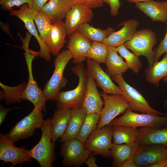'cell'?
Here are the masks:
<instances>
[{"mask_svg":"<svg viewBox=\"0 0 167 167\" xmlns=\"http://www.w3.org/2000/svg\"><path fill=\"white\" fill-rule=\"evenodd\" d=\"M77 31L92 42H102L105 39L115 31L112 27H109L103 30L92 27L88 23H84L80 25Z\"/></svg>","mask_w":167,"mask_h":167,"instance_id":"cell-30","label":"cell"},{"mask_svg":"<svg viewBox=\"0 0 167 167\" xmlns=\"http://www.w3.org/2000/svg\"><path fill=\"white\" fill-rule=\"evenodd\" d=\"M104 3L103 0H87L86 5L91 9L103 6Z\"/></svg>","mask_w":167,"mask_h":167,"instance_id":"cell-41","label":"cell"},{"mask_svg":"<svg viewBox=\"0 0 167 167\" xmlns=\"http://www.w3.org/2000/svg\"><path fill=\"white\" fill-rule=\"evenodd\" d=\"M112 126L113 143L133 144L135 143L138 135V129L121 125Z\"/></svg>","mask_w":167,"mask_h":167,"instance_id":"cell-29","label":"cell"},{"mask_svg":"<svg viewBox=\"0 0 167 167\" xmlns=\"http://www.w3.org/2000/svg\"><path fill=\"white\" fill-rule=\"evenodd\" d=\"M74 4H86L87 0H71Z\"/></svg>","mask_w":167,"mask_h":167,"instance_id":"cell-45","label":"cell"},{"mask_svg":"<svg viewBox=\"0 0 167 167\" xmlns=\"http://www.w3.org/2000/svg\"><path fill=\"white\" fill-rule=\"evenodd\" d=\"M19 107H16L12 108H6L4 107L2 105H0V125L2 124L4 121L5 118L9 111L11 110L18 109Z\"/></svg>","mask_w":167,"mask_h":167,"instance_id":"cell-40","label":"cell"},{"mask_svg":"<svg viewBox=\"0 0 167 167\" xmlns=\"http://www.w3.org/2000/svg\"><path fill=\"white\" fill-rule=\"evenodd\" d=\"M117 48L118 53L126 60L128 68L131 69L134 73H138L142 68V64L139 57L129 51L124 45Z\"/></svg>","mask_w":167,"mask_h":167,"instance_id":"cell-34","label":"cell"},{"mask_svg":"<svg viewBox=\"0 0 167 167\" xmlns=\"http://www.w3.org/2000/svg\"><path fill=\"white\" fill-rule=\"evenodd\" d=\"M112 130V126L109 125L96 129L84 143L85 147L93 155H101L107 158H111Z\"/></svg>","mask_w":167,"mask_h":167,"instance_id":"cell-10","label":"cell"},{"mask_svg":"<svg viewBox=\"0 0 167 167\" xmlns=\"http://www.w3.org/2000/svg\"><path fill=\"white\" fill-rule=\"evenodd\" d=\"M94 79L88 75L86 92L82 107L87 114L96 113L101 115L104 104Z\"/></svg>","mask_w":167,"mask_h":167,"instance_id":"cell-20","label":"cell"},{"mask_svg":"<svg viewBox=\"0 0 167 167\" xmlns=\"http://www.w3.org/2000/svg\"><path fill=\"white\" fill-rule=\"evenodd\" d=\"M48 1V0H32V8L36 11H40Z\"/></svg>","mask_w":167,"mask_h":167,"instance_id":"cell-39","label":"cell"},{"mask_svg":"<svg viewBox=\"0 0 167 167\" xmlns=\"http://www.w3.org/2000/svg\"><path fill=\"white\" fill-rule=\"evenodd\" d=\"M93 17L92 9L85 4H74L67 13L64 25L67 35L77 31L83 24L90 22Z\"/></svg>","mask_w":167,"mask_h":167,"instance_id":"cell-16","label":"cell"},{"mask_svg":"<svg viewBox=\"0 0 167 167\" xmlns=\"http://www.w3.org/2000/svg\"><path fill=\"white\" fill-rule=\"evenodd\" d=\"M100 95L103 100L104 107L96 129L109 125L115 117L124 113L129 107L127 101L122 94L112 95L103 92Z\"/></svg>","mask_w":167,"mask_h":167,"instance_id":"cell-9","label":"cell"},{"mask_svg":"<svg viewBox=\"0 0 167 167\" xmlns=\"http://www.w3.org/2000/svg\"><path fill=\"white\" fill-rule=\"evenodd\" d=\"M0 26L1 28L5 32L7 33L12 38H13L12 35L11 33L9 26L8 25L3 23L0 22Z\"/></svg>","mask_w":167,"mask_h":167,"instance_id":"cell-44","label":"cell"},{"mask_svg":"<svg viewBox=\"0 0 167 167\" xmlns=\"http://www.w3.org/2000/svg\"><path fill=\"white\" fill-rule=\"evenodd\" d=\"M74 4L71 0H49L40 11L54 24L65 19Z\"/></svg>","mask_w":167,"mask_h":167,"instance_id":"cell-21","label":"cell"},{"mask_svg":"<svg viewBox=\"0 0 167 167\" xmlns=\"http://www.w3.org/2000/svg\"><path fill=\"white\" fill-rule=\"evenodd\" d=\"M146 80L156 87L159 85L160 80L167 77V52L160 61L154 62L152 66L144 70Z\"/></svg>","mask_w":167,"mask_h":167,"instance_id":"cell-28","label":"cell"},{"mask_svg":"<svg viewBox=\"0 0 167 167\" xmlns=\"http://www.w3.org/2000/svg\"><path fill=\"white\" fill-rule=\"evenodd\" d=\"M133 159L137 167H149L167 160V147L159 144L142 146L139 147Z\"/></svg>","mask_w":167,"mask_h":167,"instance_id":"cell-13","label":"cell"},{"mask_svg":"<svg viewBox=\"0 0 167 167\" xmlns=\"http://www.w3.org/2000/svg\"><path fill=\"white\" fill-rule=\"evenodd\" d=\"M34 20L40 36L46 46L49 40L52 24L49 18L40 11H35Z\"/></svg>","mask_w":167,"mask_h":167,"instance_id":"cell-32","label":"cell"},{"mask_svg":"<svg viewBox=\"0 0 167 167\" xmlns=\"http://www.w3.org/2000/svg\"><path fill=\"white\" fill-rule=\"evenodd\" d=\"M136 8L148 16L152 22L166 23L167 0L160 1L153 0L136 3Z\"/></svg>","mask_w":167,"mask_h":167,"instance_id":"cell-22","label":"cell"},{"mask_svg":"<svg viewBox=\"0 0 167 167\" xmlns=\"http://www.w3.org/2000/svg\"><path fill=\"white\" fill-rule=\"evenodd\" d=\"M166 24L167 26V22ZM166 52H167V28L164 38L154 51V62L157 61L160 56Z\"/></svg>","mask_w":167,"mask_h":167,"instance_id":"cell-37","label":"cell"},{"mask_svg":"<svg viewBox=\"0 0 167 167\" xmlns=\"http://www.w3.org/2000/svg\"><path fill=\"white\" fill-rule=\"evenodd\" d=\"M119 25H123V27L119 30L112 33L103 41L107 46L117 47L123 45L136 32L139 22L134 19H129Z\"/></svg>","mask_w":167,"mask_h":167,"instance_id":"cell-18","label":"cell"},{"mask_svg":"<svg viewBox=\"0 0 167 167\" xmlns=\"http://www.w3.org/2000/svg\"><path fill=\"white\" fill-rule=\"evenodd\" d=\"M67 35L64 25L62 21L52 24L49 40L46 46L50 53L57 56L66 42Z\"/></svg>","mask_w":167,"mask_h":167,"instance_id":"cell-24","label":"cell"},{"mask_svg":"<svg viewBox=\"0 0 167 167\" xmlns=\"http://www.w3.org/2000/svg\"><path fill=\"white\" fill-rule=\"evenodd\" d=\"M23 47L25 51L24 56L28 71V78L23 93L22 99L29 101L32 103L34 107H37L42 111L45 112L46 100L43 91L38 87L32 74V63L35 57L31 53L28 46H25Z\"/></svg>","mask_w":167,"mask_h":167,"instance_id":"cell-8","label":"cell"},{"mask_svg":"<svg viewBox=\"0 0 167 167\" xmlns=\"http://www.w3.org/2000/svg\"><path fill=\"white\" fill-rule=\"evenodd\" d=\"M71 109L58 108L54 112L52 119L51 140L55 142L64 134L70 118Z\"/></svg>","mask_w":167,"mask_h":167,"instance_id":"cell-25","label":"cell"},{"mask_svg":"<svg viewBox=\"0 0 167 167\" xmlns=\"http://www.w3.org/2000/svg\"><path fill=\"white\" fill-rule=\"evenodd\" d=\"M108 51V46L103 42H93L87 53V58H90L99 64L105 63Z\"/></svg>","mask_w":167,"mask_h":167,"instance_id":"cell-35","label":"cell"},{"mask_svg":"<svg viewBox=\"0 0 167 167\" xmlns=\"http://www.w3.org/2000/svg\"><path fill=\"white\" fill-rule=\"evenodd\" d=\"M50 119L47 118L44 121L41 128L42 134L40 141L28 151L29 155L36 160L41 167H51L56 160L55 144L51 140Z\"/></svg>","mask_w":167,"mask_h":167,"instance_id":"cell-2","label":"cell"},{"mask_svg":"<svg viewBox=\"0 0 167 167\" xmlns=\"http://www.w3.org/2000/svg\"><path fill=\"white\" fill-rule=\"evenodd\" d=\"M135 143L139 146L150 144H159L167 147V127L159 128L152 127L138 129Z\"/></svg>","mask_w":167,"mask_h":167,"instance_id":"cell-19","label":"cell"},{"mask_svg":"<svg viewBox=\"0 0 167 167\" xmlns=\"http://www.w3.org/2000/svg\"><path fill=\"white\" fill-rule=\"evenodd\" d=\"M87 114L82 107L71 109L66 129L63 135L60 138V141L64 143L76 138Z\"/></svg>","mask_w":167,"mask_h":167,"instance_id":"cell-23","label":"cell"},{"mask_svg":"<svg viewBox=\"0 0 167 167\" xmlns=\"http://www.w3.org/2000/svg\"><path fill=\"white\" fill-rule=\"evenodd\" d=\"M26 84L23 82L17 86L11 87L0 82V86L2 89L0 91V101L3 100L6 104L20 102Z\"/></svg>","mask_w":167,"mask_h":167,"instance_id":"cell-31","label":"cell"},{"mask_svg":"<svg viewBox=\"0 0 167 167\" xmlns=\"http://www.w3.org/2000/svg\"><path fill=\"white\" fill-rule=\"evenodd\" d=\"M164 105L167 109V99H166L164 101Z\"/></svg>","mask_w":167,"mask_h":167,"instance_id":"cell-47","label":"cell"},{"mask_svg":"<svg viewBox=\"0 0 167 167\" xmlns=\"http://www.w3.org/2000/svg\"><path fill=\"white\" fill-rule=\"evenodd\" d=\"M108 54L105 64L106 72L111 77L123 74L128 69L122 57L118 54L117 47L108 46Z\"/></svg>","mask_w":167,"mask_h":167,"instance_id":"cell-27","label":"cell"},{"mask_svg":"<svg viewBox=\"0 0 167 167\" xmlns=\"http://www.w3.org/2000/svg\"><path fill=\"white\" fill-rule=\"evenodd\" d=\"M103 1L109 5L111 15L114 16L118 14L119 9L121 5L119 0H103Z\"/></svg>","mask_w":167,"mask_h":167,"instance_id":"cell-38","label":"cell"},{"mask_svg":"<svg viewBox=\"0 0 167 167\" xmlns=\"http://www.w3.org/2000/svg\"><path fill=\"white\" fill-rule=\"evenodd\" d=\"M123 74L111 77L118 85L122 95L127 101L129 108L132 111L143 113L157 115L167 116L166 113L156 110L150 105L143 95L134 88L127 84L124 79Z\"/></svg>","mask_w":167,"mask_h":167,"instance_id":"cell-6","label":"cell"},{"mask_svg":"<svg viewBox=\"0 0 167 167\" xmlns=\"http://www.w3.org/2000/svg\"><path fill=\"white\" fill-rule=\"evenodd\" d=\"M167 123V115H159L148 113H138L129 107L121 117L113 119L109 125H121L137 128L152 127L161 128Z\"/></svg>","mask_w":167,"mask_h":167,"instance_id":"cell-7","label":"cell"},{"mask_svg":"<svg viewBox=\"0 0 167 167\" xmlns=\"http://www.w3.org/2000/svg\"><path fill=\"white\" fill-rule=\"evenodd\" d=\"M73 58V55L68 49L62 51L55 58L54 71L43 90L46 101L55 100L60 90L66 84L68 80L63 73L68 63Z\"/></svg>","mask_w":167,"mask_h":167,"instance_id":"cell-3","label":"cell"},{"mask_svg":"<svg viewBox=\"0 0 167 167\" xmlns=\"http://www.w3.org/2000/svg\"><path fill=\"white\" fill-rule=\"evenodd\" d=\"M163 80L164 81L167 83V77H164L163 78Z\"/></svg>","mask_w":167,"mask_h":167,"instance_id":"cell-48","label":"cell"},{"mask_svg":"<svg viewBox=\"0 0 167 167\" xmlns=\"http://www.w3.org/2000/svg\"><path fill=\"white\" fill-rule=\"evenodd\" d=\"M25 4L32 8V0H0V5L4 10L10 11L15 6H20Z\"/></svg>","mask_w":167,"mask_h":167,"instance_id":"cell-36","label":"cell"},{"mask_svg":"<svg viewBox=\"0 0 167 167\" xmlns=\"http://www.w3.org/2000/svg\"><path fill=\"white\" fill-rule=\"evenodd\" d=\"M6 138L5 134H0V160L3 163H11V167L25 162H30L32 158L29 155L28 150L15 146Z\"/></svg>","mask_w":167,"mask_h":167,"instance_id":"cell-14","label":"cell"},{"mask_svg":"<svg viewBox=\"0 0 167 167\" xmlns=\"http://www.w3.org/2000/svg\"></svg>","mask_w":167,"mask_h":167,"instance_id":"cell-50","label":"cell"},{"mask_svg":"<svg viewBox=\"0 0 167 167\" xmlns=\"http://www.w3.org/2000/svg\"><path fill=\"white\" fill-rule=\"evenodd\" d=\"M165 126L167 127V123L165 125Z\"/></svg>","mask_w":167,"mask_h":167,"instance_id":"cell-49","label":"cell"},{"mask_svg":"<svg viewBox=\"0 0 167 167\" xmlns=\"http://www.w3.org/2000/svg\"><path fill=\"white\" fill-rule=\"evenodd\" d=\"M63 143L60 152L63 158V166L79 167L85 163L91 152L85 148L84 143L76 138Z\"/></svg>","mask_w":167,"mask_h":167,"instance_id":"cell-12","label":"cell"},{"mask_svg":"<svg viewBox=\"0 0 167 167\" xmlns=\"http://www.w3.org/2000/svg\"><path fill=\"white\" fill-rule=\"evenodd\" d=\"M100 116V114L96 113L87 114L76 139L84 143L96 129Z\"/></svg>","mask_w":167,"mask_h":167,"instance_id":"cell-33","label":"cell"},{"mask_svg":"<svg viewBox=\"0 0 167 167\" xmlns=\"http://www.w3.org/2000/svg\"><path fill=\"white\" fill-rule=\"evenodd\" d=\"M139 148L136 143L133 144L113 143L110 152L111 157L113 159V166L120 167L126 161L133 158Z\"/></svg>","mask_w":167,"mask_h":167,"instance_id":"cell-26","label":"cell"},{"mask_svg":"<svg viewBox=\"0 0 167 167\" xmlns=\"http://www.w3.org/2000/svg\"><path fill=\"white\" fill-rule=\"evenodd\" d=\"M127 2H134L136 4L140 2H144L152 1V0H126Z\"/></svg>","mask_w":167,"mask_h":167,"instance_id":"cell-46","label":"cell"},{"mask_svg":"<svg viewBox=\"0 0 167 167\" xmlns=\"http://www.w3.org/2000/svg\"><path fill=\"white\" fill-rule=\"evenodd\" d=\"M35 11L28 4H25L20 6L18 10H11L10 14L11 15L17 17L22 21L30 33L36 39L40 50L38 52L33 51V55L35 57H40L46 61L49 62L51 60L50 53L45 44L41 40L35 24L34 17Z\"/></svg>","mask_w":167,"mask_h":167,"instance_id":"cell-11","label":"cell"},{"mask_svg":"<svg viewBox=\"0 0 167 167\" xmlns=\"http://www.w3.org/2000/svg\"><path fill=\"white\" fill-rule=\"evenodd\" d=\"M71 70L78 78V85L73 90L59 93L55 100L58 108L72 109L82 107L86 89V70L83 62L72 67Z\"/></svg>","mask_w":167,"mask_h":167,"instance_id":"cell-1","label":"cell"},{"mask_svg":"<svg viewBox=\"0 0 167 167\" xmlns=\"http://www.w3.org/2000/svg\"><path fill=\"white\" fill-rule=\"evenodd\" d=\"M120 167H137V166L135 163L132 158L126 161L122 164Z\"/></svg>","mask_w":167,"mask_h":167,"instance_id":"cell-43","label":"cell"},{"mask_svg":"<svg viewBox=\"0 0 167 167\" xmlns=\"http://www.w3.org/2000/svg\"><path fill=\"white\" fill-rule=\"evenodd\" d=\"M92 43L78 31L69 35L66 47L73 55L74 64L82 63L86 59L87 53Z\"/></svg>","mask_w":167,"mask_h":167,"instance_id":"cell-17","label":"cell"},{"mask_svg":"<svg viewBox=\"0 0 167 167\" xmlns=\"http://www.w3.org/2000/svg\"><path fill=\"white\" fill-rule=\"evenodd\" d=\"M44 116L41 110L34 107L29 114L17 122L8 133L5 134L6 138L14 143L30 137L36 129L41 128L44 121Z\"/></svg>","mask_w":167,"mask_h":167,"instance_id":"cell-5","label":"cell"},{"mask_svg":"<svg viewBox=\"0 0 167 167\" xmlns=\"http://www.w3.org/2000/svg\"><path fill=\"white\" fill-rule=\"evenodd\" d=\"M86 62L88 75L94 79L97 86L104 92L112 95L122 94L119 87L113 83L110 76L103 70L99 63L88 58Z\"/></svg>","mask_w":167,"mask_h":167,"instance_id":"cell-15","label":"cell"},{"mask_svg":"<svg viewBox=\"0 0 167 167\" xmlns=\"http://www.w3.org/2000/svg\"><path fill=\"white\" fill-rule=\"evenodd\" d=\"M157 43L155 33L148 29L139 30L123 44L138 56H145L148 61V66L154 62L153 47Z\"/></svg>","mask_w":167,"mask_h":167,"instance_id":"cell-4","label":"cell"},{"mask_svg":"<svg viewBox=\"0 0 167 167\" xmlns=\"http://www.w3.org/2000/svg\"><path fill=\"white\" fill-rule=\"evenodd\" d=\"M85 163L88 167H98L92 152H90V155L87 159Z\"/></svg>","mask_w":167,"mask_h":167,"instance_id":"cell-42","label":"cell"}]
</instances>
